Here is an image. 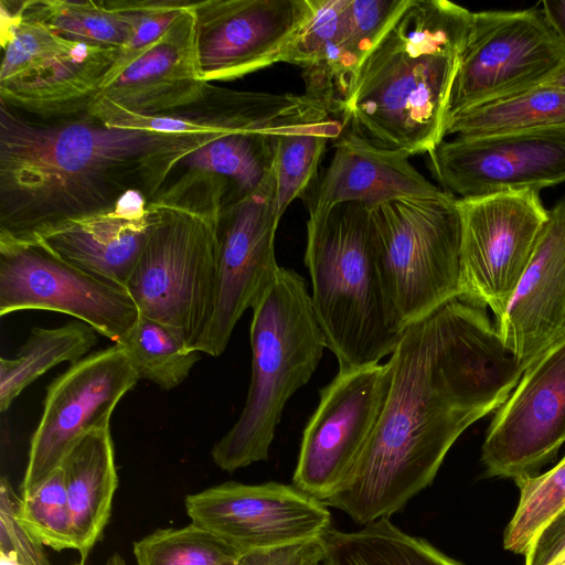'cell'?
Masks as SVG:
<instances>
[{"label": "cell", "mask_w": 565, "mask_h": 565, "mask_svg": "<svg viewBox=\"0 0 565 565\" xmlns=\"http://www.w3.org/2000/svg\"><path fill=\"white\" fill-rule=\"evenodd\" d=\"M525 565H565V508L536 535Z\"/></svg>", "instance_id": "obj_37"}, {"label": "cell", "mask_w": 565, "mask_h": 565, "mask_svg": "<svg viewBox=\"0 0 565 565\" xmlns=\"http://www.w3.org/2000/svg\"><path fill=\"white\" fill-rule=\"evenodd\" d=\"M106 565H127V564H126L125 559L120 555L113 554L109 557V559H108Z\"/></svg>", "instance_id": "obj_40"}, {"label": "cell", "mask_w": 565, "mask_h": 565, "mask_svg": "<svg viewBox=\"0 0 565 565\" xmlns=\"http://www.w3.org/2000/svg\"><path fill=\"white\" fill-rule=\"evenodd\" d=\"M438 186L457 199L565 182V128L443 140L429 153Z\"/></svg>", "instance_id": "obj_14"}, {"label": "cell", "mask_w": 565, "mask_h": 565, "mask_svg": "<svg viewBox=\"0 0 565 565\" xmlns=\"http://www.w3.org/2000/svg\"><path fill=\"white\" fill-rule=\"evenodd\" d=\"M323 536L246 552L236 565H322L326 557Z\"/></svg>", "instance_id": "obj_36"}, {"label": "cell", "mask_w": 565, "mask_h": 565, "mask_svg": "<svg viewBox=\"0 0 565 565\" xmlns=\"http://www.w3.org/2000/svg\"><path fill=\"white\" fill-rule=\"evenodd\" d=\"M305 263L313 313L339 370L391 355L406 327L384 284L370 207L351 202L309 214Z\"/></svg>", "instance_id": "obj_4"}, {"label": "cell", "mask_w": 565, "mask_h": 565, "mask_svg": "<svg viewBox=\"0 0 565 565\" xmlns=\"http://www.w3.org/2000/svg\"><path fill=\"white\" fill-rule=\"evenodd\" d=\"M311 9L312 0L194 1L202 79L233 81L284 62Z\"/></svg>", "instance_id": "obj_19"}, {"label": "cell", "mask_w": 565, "mask_h": 565, "mask_svg": "<svg viewBox=\"0 0 565 565\" xmlns=\"http://www.w3.org/2000/svg\"><path fill=\"white\" fill-rule=\"evenodd\" d=\"M149 203L140 190L132 189L111 209L66 218L29 234L74 266L125 289L150 232Z\"/></svg>", "instance_id": "obj_22"}, {"label": "cell", "mask_w": 565, "mask_h": 565, "mask_svg": "<svg viewBox=\"0 0 565 565\" xmlns=\"http://www.w3.org/2000/svg\"><path fill=\"white\" fill-rule=\"evenodd\" d=\"M15 518L36 542L55 551L76 550L73 519L61 468L20 495Z\"/></svg>", "instance_id": "obj_34"}, {"label": "cell", "mask_w": 565, "mask_h": 565, "mask_svg": "<svg viewBox=\"0 0 565 565\" xmlns=\"http://www.w3.org/2000/svg\"><path fill=\"white\" fill-rule=\"evenodd\" d=\"M193 6L145 54L105 85L86 114L104 124L154 116L199 103L209 83L201 77Z\"/></svg>", "instance_id": "obj_20"}, {"label": "cell", "mask_w": 565, "mask_h": 565, "mask_svg": "<svg viewBox=\"0 0 565 565\" xmlns=\"http://www.w3.org/2000/svg\"><path fill=\"white\" fill-rule=\"evenodd\" d=\"M565 441V335L526 370L492 419L482 446L488 476H535Z\"/></svg>", "instance_id": "obj_16"}, {"label": "cell", "mask_w": 565, "mask_h": 565, "mask_svg": "<svg viewBox=\"0 0 565 565\" xmlns=\"http://www.w3.org/2000/svg\"><path fill=\"white\" fill-rule=\"evenodd\" d=\"M541 6L547 23L565 46V0H545Z\"/></svg>", "instance_id": "obj_38"}, {"label": "cell", "mask_w": 565, "mask_h": 565, "mask_svg": "<svg viewBox=\"0 0 565 565\" xmlns=\"http://www.w3.org/2000/svg\"><path fill=\"white\" fill-rule=\"evenodd\" d=\"M22 7L70 41L119 49L132 32L126 14L107 1L28 0L22 1Z\"/></svg>", "instance_id": "obj_31"}, {"label": "cell", "mask_w": 565, "mask_h": 565, "mask_svg": "<svg viewBox=\"0 0 565 565\" xmlns=\"http://www.w3.org/2000/svg\"><path fill=\"white\" fill-rule=\"evenodd\" d=\"M274 180L258 191L232 201L217 227V270L213 310L193 348L212 356L226 349L247 309L276 276Z\"/></svg>", "instance_id": "obj_15"}, {"label": "cell", "mask_w": 565, "mask_h": 565, "mask_svg": "<svg viewBox=\"0 0 565 565\" xmlns=\"http://www.w3.org/2000/svg\"><path fill=\"white\" fill-rule=\"evenodd\" d=\"M324 565H462L423 539L412 536L390 519L354 532L329 530Z\"/></svg>", "instance_id": "obj_27"}, {"label": "cell", "mask_w": 565, "mask_h": 565, "mask_svg": "<svg viewBox=\"0 0 565 565\" xmlns=\"http://www.w3.org/2000/svg\"><path fill=\"white\" fill-rule=\"evenodd\" d=\"M149 207L150 232L125 289L140 316L180 330L193 348L213 310L220 221L156 200Z\"/></svg>", "instance_id": "obj_7"}, {"label": "cell", "mask_w": 565, "mask_h": 565, "mask_svg": "<svg viewBox=\"0 0 565 565\" xmlns=\"http://www.w3.org/2000/svg\"><path fill=\"white\" fill-rule=\"evenodd\" d=\"M541 85L565 89V62L548 79H546Z\"/></svg>", "instance_id": "obj_39"}, {"label": "cell", "mask_w": 565, "mask_h": 565, "mask_svg": "<svg viewBox=\"0 0 565 565\" xmlns=\"http://www.w3.org/2000/svg\"><path fill=\"white\" fill-rule=\"evenodd\" d=\"M397 14L390 0H312L284 63L299 66L303 94L341 119L361 64Z\"/></svg>", "instance_id": "obj_17"}, {"label": "cell", "mask_w": 565, "mask_h": 565, "mask_svg": "<svg viewBox=\"0 0 565 565\" xmlns=\"http://www.w3.org/2000/svg\"><path fill=\"white\" fill-rule=\"evenodd\" d=\"M387 294L403 324L461 297V215L449 193L369 206Z\"/></svg>", "instance_id": "obj_6"}, {"label": "cell", "mask_w": 565, "mask_h": 565, "mask_svg": "<svg viewBox=\"0 0 565 565\" xmlns=\"http://www.w3.org/2000/svg\"><path fill=\"white\" fill-rule=\"evenodd\" d=\"M472 17L447 0H411L361 64L341 114L345 128L411 156L438 146Z\"/></svg>", "instance_id": "obj_3"}, {"label": "cell", "mask_w": 565, "mask_h": 565, "mask_svg": "<svg viewBox=\"0 0 565 565\" xmlns=\"http://www.w3.org/2000/svg\"><path fill=\"white\" fill-rule=\"evenodd\" d=\"M50 310L122 343L140 313L129 294L68 263L33 235L0 231V316Z\"/></svg>", "instance_id": "obj_9"}, {"label": "cell", "mask_w": 565, "mask_h": 565, "mask_svg": "<svg viewBox=\"0 0 565 565\" xmlns=\"http://www.w3.org/2000/svg\"><path fill=\"white\" fill-rule=\"evenodd\" d=\"M520 499L503 535V547L525 555L536 535L565 508V456L542 475L514 480Z\"/></svg>", "instance_id": "obj_33"}, {"label": "cell", "mask_w": 565, "mask_h": 565, "mask_svg": "<svg viewBox=\"0 0 565 565\" xmlns=\"http://www.w3.org/2000/svg\"><path fill=\"white\" fill-rule=\"evenodd\" d=\"M387 362L380 418L324 501L360 525L390 519L430 486L458 437L499 408L525 371L484 308L461 299L408 324Z\"/></svg>", "instance_id": "obj_1"}, {"label": "cell", "mask_w": 565, "mask_h": 565, "mask_svg": "<svg viewBox=\"0 0 565 565\" xmlns=\"http://www.w3.org/2000/svg\"><path fill=\"white\" fill-rule=\"evenodd\" d=\"M344 129L341 119L331 117L291 128L279 136L273 172L274 209L279 220L292 201L302 200L311 189L320 173L328 142L335 141Z\"/></svg>", "instance_id": "obj_29"}, {"label": "cell", "mask_w": 565, "mask_h": 565, "mask_svg": "<svg viewBox=\"0 0 565 565\" xmlns=\"http://www.w3.org/2000/svg\"><path fill=\"white\" fill-rule=\"evenodd\" d=\"M107 3L126 14L132 32L129 40L118 49L104 86L158 42L193 1L108 0Z\"/></svg>", "instance_id": "obj_35"}, {"label": "cell", "mask_w": 565, "mask_h": 565, "mask_svg": "<svg viewBox=\"0 0 565 565\" xmlns=\"http://www.w3.org/2000/svg\"><path fill=\"white\" fill-rule=\"evenodd\" d=\"M390 383L386 362L339 370L320 390L302 434L294 486L323 502L340 488L374 430Z\"/></svg>", "instance_id": "obj_12"}, {"label": "cell", "mask_w": 565, "mask_h": 565, "mask_svg": "<svg viewBox=\"0 0 565 565\" xmlns=\"http://www.w3.org/2000/svg\"><path fill=\"white\" fill-rule=\"evenodd\" d=\"M287 130L218 131L190 151L177 169L225 179L231 186L227 204L258 191L274 180L277 140Z\"/></svg>", "instance_id": "obj_25"}, {"label": "cell", "mask_w": 565, "mask_h": 565, "mask_svg": "<svg viewBox=\"0 0 565 565\" xmlns=\"http://www.w3.org/2000/svg\"><path fill=\"white\" fill-rule=\"evenodd\" d=\"M63 471L77 552L85 562L109 521L118 486L109 427L84 435L65 455Z\"/></svg>", "instance_id": "obj_24"}, {"label": "cell", "mask_w": 565, "mask_h": 565, "mask_svg": "<svg viewBox=\"0 0 565 565\" xmlns=\"http://www.w3.org/2000/svg\"><path fill=\"white\" fill-rule=\"evenodd\" d=\"M74 565H85V564H84V562H81V563H78V564H74Z\"/></svg>", "instance_id": "obj_41"}, {"label": "cell", "mask_w": 565, "mask_h": 565, "mask_svg": "<svg viewBox=\"0 0 565 565\" xmlns=\"http://www.w3.org/2000/svg\"><path fill=\"white\" fill-rule=\"evenodd\" d=\"M139 380L126 349L118 343L84 356L54 379L31 436L20 495L60 468L84 435L109 427L115 407Z\"/></svg>", "instance_id": "obj_13"}, {"label": "cell", "mask_w": 565, "mask_h": 565, "mask_svg": "<svg viewBox=\"0 0 565 565\" xmlns=\"http://www.w3.org/2000/svg\"><path fill=\"white\" fill-rule=\"evenodd\" d=\"M137 565H236L242 555L209 530L190 523L158 529L134 543Z\"/></svg>", "instance_id": "obj_32"}, {"label": "cell", "mask_w": 565, "mask_h": 565, "mask_svg": "<svg viewBox=\"0 0 565 565\" xmlns=\"http://www.w3.org/2000/svg\"><path fill=\"white\" fill-rule=\"evenodd\" d=\"M565 62V46L541 9L473 12L450 93L448 120L531 89Z\"/></svg>", "instance_id": "obj_10"}, {"label": "cell", "mask_w": 565, "mask_h": 565, "mask_svg": "<svg viewBox=\"0 0 565 565\" xmlns=\"http://www.w3.org/2000/svg\"><path fill=\"white\" fill-rule=\"evenodd\" d=\"M497 328L525 370L565 335V199L548 210L530 263Z\"/></svg>", "instance_id": "obj_21"}, {"label": "cell", "mask_w": 565, "mask_h": 565, "mask_svg": "<svg viewBox=\"0 0 565 565\" xmlns=\"http://www.w3.org/2000/svg\"><path fill=\"white\" fill-rule=\"evenodd\" d=\"M333 146L331 162L302 199L309 214L342 203L372 206L394 199L446 193L425 178L404 151L380 147L349 128Z\"/></svg>", "instance_id": "obj_23"}, {"label": "cell", "mask_w": 565, "mask_h": 565, "mask_svg": "<svg viewBox=\"0 0 565 565\" xmlns=\"http://www.w3.org/2000/svg\"><path fill=\"white\" fill-rule=\"evenodd\" d=\"M461 215V297L503 316L524 274L548 210L539 192L511 191L458 199Z\"/></svg>", "instance_id": "obj_11"}, {"label": "cell", "mask_w": 565, "mask_h": 565, "mask_svg": "<svg viewBox=\"0 0 565 565\" xmlns=\"http://www.w3.org/2000/svg\"><path fill=\"white\" fill-rule=\"evenodd\" d=\"M192 523L241 554L322 537L331 530L329 507L294 484L228 481L185 497Z\"/></svg>", "instance_id": "obj_18"}, {"label": "cell", "mask_w": 565, "mask_h": 565, "mask_svg": "<svg viewBox=\"0 0 565 565\" xmlns=\"http://www.w3.org/2000/svg\"><path fill=\"white\" fill-rule=\"evenodd\" d=\"M322 565H324V564H322Z\"/></svg>", "instance_id": "obj_42"}, {"label": "cell", "mask_w": 565, "mask_h": 565, "mask_svg": "<svg viewBox=\"0 0 565 565\" xmlns=\"http://www.w3.org/2000/svg\"><path fill=\"white\" fill-rule=\"evenodd\" d=\"M0 3L1 102L44 119L86 114L118 49L70 41L29 15L22 1Z\"/></svg>", "instance_id": "obj_8"}, {"label": "cell", "mask_w": 565, "mask_h": 565, "mask_svg": "<svg viewBox=\"0 0 565 565\" xmlns=\"http://www.w3.org/2000/svg\"><path fill=\"white\" fill-rule=\"evenodd\" d=\"M120 344L139 377L166 391L188 377L201 353L189 344L180 330L143 316Z\"/></svg>", "instance_id": "obj_30"}, {"label": "cell", "mask_w": 565, "mask_h": 565, "mask_svg": "<svg viewBox=\"0 0 565 565\" xmlns=\"http://www.w3.org/2000/svg\"><path fill=\"white\" fill-rule=\"evenodd\" d=\"M565 128V89L540 85L451 117L446 136H491Z\"/></svg>", "instance_id": "obj_26"}, {"label": "cell", "mask_w": 565, "mask_h": 565, "mask_svg": "<svg viewBox=\"0 0 565 565\" xmlns=\"http://www.w3.org/2000/svg\"><path fill=\"white\" fill-rule=\"evenodd\" d=\"M98 342L97 332L83 321L58 328H34L13 359H0V411L53 366L75 363Z\"/></svg>", "instance_id": "obj_28"}, {"label": "cell", "mask_w": 565, "mask_h": 565, "mask_svg": "<svg viewBox=\"0 0 565 565\" xmlns=\"http://www.w3.org/2000/svg\"><path fill=\"white\" fill-rule=\"evenodd\" d=\"M216 132L110 127L87 114L42 124L0 102V231L23 235L105 211L132 189L151 202Z\"/></svg>", "instance_id": "obj_2"}, {"label": "cell", "mask_w": 565, "mask_h": 565, "mask_svg": "<svg viewBox=\"0 0 565 565\" xmlns=\"http://www.w3.org/2000/svg\"><path fill=\"white\" fill-rule=\"evenodd\" d=\"M252 311L246 402L211 450L214 463L227 472L268 458L285 405L311 379L327 348L307 284L292 269L279 267Z\"/></svg>", "instance_id": "obj_5"}]
</instances>
